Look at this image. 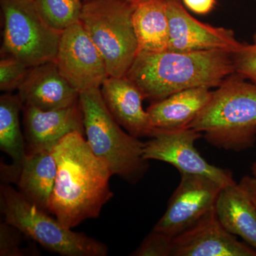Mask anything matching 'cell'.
<instances>
[{
    "label": "cell",
    "instance_id": "obj_4",
    "mask_svg": "<svg viewBox=\"0 0 256 256\" xmlns=\"http://www.w3.org/2000/svg\"><path fill=\"white\" fill-rule=\"evenodd\" d=\"M86 140L112 175L130 184L137 183L148 171L144 142L124 132L106 106L100 88L79 94Z\"/></svg>",
    "mask_w": 256,
    "mask_h": 256
},
{
    "label": "cell",
    "instance_id": "obj_29",
    "mask_svg": "<svg viewBox=\"0 0 256 256\" xmlns=\"http://www.w3.org/2000/svg\"><path fill=\"white\" fill-rule=\"evenodd\" d=\"M252 174L254 176H256V161L252 164Z\"/></svg>",
    "mask_w": 256,
    "mask_h": 256
},
{
    "label": "cell",
    "instance_id": "obj_7",
    "mask_svg": "<svg viewBox=\"0 0 256 256\" xmlns=\"http://www.w3.org/2000/svg\"><path fill=\"white\" fill-rule=\"evenodd\" d=\"M3 52L33 68L54 60L62 32L48 26L34 0H0Z\"/></svg>",
    "mask_w": 256,
    "mask_h": 256
},
{
    "label": "cell",
    "instance_id": "obj_11",
    "mask_svg": "<svg viewBox=\"0 0 256 256\" xmlns=\"http://www.w3.org/2000/svg\"><path fill=\"white\" fill-rule=\"evenodd\" d=\"M166 9L170 26L168 50H222L234 54L244 46L230 28H216L193 18L180 0H166Z\"/></svg>",
    "mask_w": 256,
    "mask_h": 256
},
{
    "label": "cell",
    "instance_id": "obj_14",
    "mask_svg": "<svg viewBox=\"0 0 256 256\" xmlns=\"http://www.w3.org/2000/svg\"><path fill=\"white\" fill-rule=\"evenodd\" d=\"M18 90L24 106L42 110L65 108L79 100V92L62 75L55 60L30 68Z\"/></svg>",
    "mask_w": 256,
    "mask_h": 256
},
{
    "label": "cell",
    "instance_id": "obj_25",
    "mask_svg": "<svg viewBox=\"0 0 256 256\" xmlns=\"http://www.w3.org/2000/svg\"><path fill=\"white\" fill-rule=\"evenodd\" d=\"M172 240L164 234L152 230L130 256H172Z\"/></svg>",
    "mask_w": 256,
    "mask_h": 256
},
{
    "label": "cell",
    "instance_id": "obj_1",
    "mask_svg": "<svg viewBox=\"0 0 256 256\" xmlns=\"http://www.w3.org/2000/svg\"><path fill=\"white\" fill-rule=\"evenodd\" d=\"M84 136L78 131L70 133L52 151L57 173L48 213L69 228L98 218L114 197L112 173L92 152Z\"/></svg>",
    "mask_w": 256,
    "mask_h": 256
},
{
    "label": "cell",
    "instance_id": "obj_15",
    "mask_svg": "<svg viewBox=\"0 0 256 256\" xmlns=\"http://www.w3.org/2000/svg\"><path fill=\"white\" fill-rule=\"evenodd\" d=\"M106 106L121 127L136 138L150 137L156 128L142 107L144 96L127 77L108 76L100 87Z\"/></svg>",
    "mask_w": 256,
    "mask_h": 256
},
{
    "label": "cell",
    "instance_id": "obj_23",
    "mask_svg": "<svg viewBox=\"0 0 256 256\" xmlns=\"http://www.w3.org/2000/svg\"><path fill=\"white\" fill-rule=\"evenodd\" d=\"M26 64L12 56L2 57L0 60V90L11 92L18 89L30 72Z\"/></svg>",
    "mask_w": 256,
    "mask_h": 256
},
{
    "label": "cell",
    "instance_id": "obj_6",
    "mask_svg": "<svg viewBox=\"0 0 256 256\" xmlns=\"http://www.w3.org/2000/svg\"><path fill=\"white\" fill-rule=\"evenodd\" d=\"M133 10L124 0H90L82 6L80 22L102 55L109 76H126L139 50Z\"/></svg>",
    "mask_w": 256,
    "mask_h": 256
},
{
    "label": "cell",
    "instance_id": "obj_28",
    "mask_svg": "<svg viewBox=\"0 0 256 256\" xmlns=\"http://www.w3.org/2000/svg\"><path fill=\"white\" fill-rule=\"evenodd\" d=\"M124 1L129 4L132 5L133 6H136V5L144 2L148 1V0H124Z\"/></svg>",
    "mask_w": 256,
    "mask_h": 256
},
{
    "label": "cell",
    "instance_id": "obj_8",
    "mask_svg": "<svg viewBox=\"0 0 256 256\" xmlns=\"http://www.w3.org/2000/svg\"><path fill=\"white\" fill-rule=\"evenodd\" d=\"M201 132L192 128L178 130L156 129L151 140L144 142V158L158 160L174 166L180 174L202 175L214 180L222 186L236 183L227 170L210 164L195 148Z\"/></svg>",
    "mask_w": 256,
    "mask_h": 256
},
{
    "label": "cell",
    "instance_id": "obj_9",
    "mask_svg": "<svg viewBox=\"0 0 256 256\" xmlns=\"http://www.w3.org/2000/svg\"><path fill=\"white\" fill-rule=\"evenodd\" d=\"M54 60L79 94L100 88L109 76L102 55L80 21L62 32Z\"/></svg>",
    "mask_w": 256,
    "mask_h": 256
},
{
    "label": "cell",
    "instance_id": "obj_5",
    "mask_svg": "<svg viewBox=\"0 0 256 256\" xmlns=\"http://www.w3.org/2000/svg\"><path fill=\"white\" fill-rule=\"evenodd\" d=\"M0 210L4 222L50 252L64 256H106L108 254L105 244L64 226L48 212L6 184L0 186Z\"/></svg>",
    "mask_w": 256,
    "mask_h": 256
},
{
    "label": "cell",
    "instance_id": "obj_13",
    "mask_svg": "<svg viewBox=\"0 0 256 256\" xmlns=\"http://www.w3.org/2000/svg\"><path fill=\"white\" fill-rule=\"evenodd\" d=\"M23 122L28 153L52 152L70 133L85 134L80 105L53 110L23 106Z\"/></svg>",
    "mask_w": 256,
    "mask_h": 256
},
{
    "label": "cell",
    "instance_id": "obj_12",
    "mask_svg": "<svg viewBox=\"0 0 256 256\" xmlns=\"http://www.w3.org/2000/svg\"><path fill=\"white\" fill-rule=\"evenodd\" d=\"M172 256H256L220 223L215 207L173 238Z\"/></svg>",
    "mask_w": 256,
    "mask_h": 256
},
{
    "label": "cell",
    "instance_id": "obj_3",
    "mask_svg": "<svg viewBox=\"0 0 256 256\" xmlns=\"http://www.w3.org/2000/svg\"><path fill=\"white\" fill-rule=\"evenodd\" d=\"M188 128L204 133L207 142L222 149L250 148L256 140V84L236 73L229 76Z\"/></svg>",
    "mask_w": 256,
    "mask_h": 256
},
{
    "label": "cell",
    "instance_id": "obj_19",
    "mask_svg": "<svg viewBox=\"0 0 256 256\" xmlns=\"http://www.w3.org/2000/svg\"><path fill=\"white\" fill-rule=\"evenodd\" d=\"M23 106L18 95L4 94L0 98V150L12 160L10 164L0 165L1 180L4 183L14 182L18 168L28 154L20 121Z\"/></svg>",
    "mask_w": 256,
    "mask_h": 256
},
{
    "label": "cell",
    "instance_id": "obj_24",
    "mask_svg": "<svg viewBox=\"0 0 256 256\" xmlns=\"http://www.w3.org/2000/svg\"><path fill=\"white\" fill-rule=\"evenodd\" d=\"M233 58L235 73L256 84V33L252 43H244Z\"/></svg>",
    "mask_w": 256,
    "mask_h": 256
},
{
    "label": "cell",
    "instance_id": "obj_30",
    "mask_svg": "<svg viewBox=\"0 0 256 256\" xmlns=\"http://www.w3.org/2000/svg\"><path fill=\"white\" fill-rule=\"evenodd\" d=\"M82 1H84V2H86L90 1V0H82Z\"/></svg>",
    "mask_w": 256,
    "mask_h": 256
},
{
    "label": "cell",
    "instance_id": "obj_2",
    "mask_svg": "<svg viewBox=\"0 0 256 256\" xmlns=\"http://www.w3.org/2000/svg\"><path fill=\"white\" fill-rule=\"evenodd\" d=\"M235 73L233 54L222 50L138 52L126 76L146 99L162 100L175 92L220 86Z\"/></svg>",
    "mask_w": 256,
    "mask_h": 256
},
{
    "label": "cell",
    "instance_id": "obj_26",
    "mask_svg": "<svg viewBox=\"0 0 256 256\" xmlns=\"http://www.w3.org/2000/svg\"><path fill=\"white\" fill-rule=\"evenodd\" d=\"M184 4L190 11L197 14H208L214 9L216 0H182Z\"/></svg>",
    "mask_w": 256,
    "mask_h": 256
},
{
    "label": "cell",
    "instance_id": "obj_17",
    "mask_svg": "<svg viewBox=\"0 0 256 256\" xmlns=\"http://www.w3.org/2000/svg\"><path fill=\"white\" fill-rule=\"evenodd\" d=\"M56 173V162L52 152L28 153L14 183L28 200L48 212Z\"/></svg>",
    "mask_w": 256,
    "mask_h": 256
},
{
    "label": "cell",
    "instance_id": "obj_21",
    "mask_svg": "<svg viewBox=\"0 0 256 256\" xmlns=\"http://www.w3.org/2000/svg\"><path fill=\"white\" fill-rule=\"evenodd\" d=\"M37 11L45 22L62 32L80 21L82 0H34Z\"/></svg>",
    "mask_w": 256,
    "mask_h": 256
},
{
    "label": "cell",
    "instance_id": "obj_27",
    "mask_svg": "<svg viewBox=\"0 0 256 256\" xmlns=\"http://www.w3.org/2000/svg\"><path fill=\"white\" fill-rule=\"evenodd\" d=\"M238 184L246 192L256 208V176H244Z\"/></svg>",
    "mask_w": 256,
    "mask_h": 256
},
{
    "label": "cell",
    "instance_id": "obj_10",
    "mask_svg": "<svg viewBox=\"0 0 256 256\" xmlns=\"http://www.w3.org/2000/svg\"><path fill=\"white\" fill-rule=\"evenodd\" d=\"M180 175L181 181L168 202L164 214L152 229L171 238L188 230L213 210L224 188L202 175Z\"/></svg>",
    "mask_w": 256,
    "mask_h": 256
},
{
    "label": "cell",
    "instance_id": "obj_20",
    "mask_svg": "<svg viewBox=\"0 0 256 256\" xmlns=\"http://www.w3.org/2000/svg\"><path fill=\"white\" fill-rule=\"evenodd\" d=\"M132 18L138 52L168 50L170 26L166 0H148L136 5Z\"/></svg>",
    "mask_w": 256,
    "mask_h": 256
},
{
    "label": "cell",
    "instance_id": "obj_16",
    "mask_svg": "<svg viewBox=\"0 0 256 256\" xmlns=\"http://www.w3.org/2000/svg\"><path fill=\"white\" fill-rule=\"evenodd\" d=\"M212 94L208 88H194L154 101L146 110L152 126L163 130L188 128L208 104Z\"/></svg>",
    "mask_w": 256,
    "mask_h": 256
},
{
    "label": "cell",
    "instance_id": "obj_18",
    "mask_svg": "<svg viewBox=\"0 0 256 256\" xmlns=\"http://www.w3.org/2000/svg\"><path fill=\"white\" fill-rule=\"evenodd\" d=\"M215 210L224 228L256 250V208L239 184L222 188Z\"/></svg>",
    "mask_w": 256,
    "mask_h": 256
},
{
    "label": "cell",
    "instance_id": "obj_22",
    "mask_svg": "<svg viewBox=\"0 0 256 256\" xmlns=\"http://www.w3.org/2000/svg\"><path fill=\"white\" fill-rule=\"evenodd\" d=\"M25 237L21 230L4 220L0 224V256H38L40 252L36 249L32 250L23 246Z\"/></svg>",
    "mask_w": 256,
    "mask_h": 256
}]
</instances>
